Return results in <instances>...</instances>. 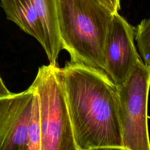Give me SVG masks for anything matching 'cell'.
<instances>
[{"instance_id": "obj_1", "label": "cell", "mask_w": 150, "mask_h": 150, "mask_svg": "<svg viewBox=\"0 0 150 150\" xmlns=\"http://www.w3.org/2000/svg\"><path fill=\"white\" fill-rule=\"evenodd\" d=\"M56 72L77 150H124L117 87L103 70L70 60Z\"/></svg>"}, {"instance_id": "obj_2", "label": "cell", "mask_w": 150, "mask_h": 150, "mask_svg": "<svg viewBox=\"0 0 150 150\" xmlns=\"http://www.w3.org/2000/svg\"><path fill=\"white\" fill-rule=\"evenodd\" d=\"M62 49L71 60L105 71L104 43L113 13L97 0H56Z\"/></svg>"}, {"instance_id": "obj_3", "label": "cell", "mask_w": 150, "mask_h": 150, "mask_svg": "<svg viewBox=\"0 0 150 150\" xmlns=\"http://www.w3.org/2000/svg\"><path fill=\"white\" fill-rule=\"evenodd\" d=\"M57 64L39 67L32 83L38 98L41 150H77L68 107Z\"/></svg>"}, {"instance_id": "obj_4", "label": "cell", "mask_w": 150, "mask_h": 150, "mask_svg": "<svg viewBox=\"0 0 150 150\" xmlns=\"http://www.w3.org/2000/svg\"><path fill=\"white\" fill-rule=\"evenodd\" d=\"M149 87L150 69L142 59L127 80L117 87L124 150H150L148 127Z\"/></svg>"}, {"instance_id": "obj_5", "label": "cell", "mask_w": 150, "mask_h": 150, "mask_svg": "<svg viewBox=\"0 0 150 150\" xmlns=\"http://www.w3.org/2000/svg\"><path fill=\"white\" fill-rule=\"evenodd\" d=\"M135 29L118 12L114 13L105 38V72L117 87L128 79L141 59L134 43Z\"/></svg>"}, {"instance_id": "obj_6", "label": "cell", "mask_w": 150, "mask_h": 150, "mask_svg": "<svg viewBox=\"0 0 150 150\" xmlns=\"http://www.w3.org/2000/svg\"><path fill=\"white\" fill-rule=\"evenodd\" d=\"M34 88L0 98V150H27Z\"/></svg>"}, {"instance_id": "obj_7", "label": "cell", "mask_w": 150, "mask_h": 150, "mask_svg": "<svg viewBox=\"0 0 150 150\" xmlns=\"http://www.w3.org/2000/svg\"><path fill=\"white\" fill-rule=\"evenodd\" d=\"M40 21L43 35V48L47 56L49 64H57L59 54L62 50L59 34L57 1L32 0Z\"/></svg>"}, {"instance_id": "obj_8", "label": "cell", "mask_w": 150, "mask_h": 150, "mask_svg": "<svg viewBox=\"0 0 150 150\" xmlns=\"http://www.w3.org/2000/svg\"><path fill=\"white\" fill-rule=\"evenodd\" d=\"M0 2L6 18L35 38L43 46V29L32 0H0Z\"/></svg>"}, {"instance_id": "obj_9", "label": "cell", "mask_w": 150, "mask_h": 150, "mask_svg": "<svg viewBox=\"0 0 150 150\" xmlns=\"http://www.w3.org/2000/svg\"><path fill=\"white\" fill-rule=\"evenodd\" d=\"M27 150H41L40 111L38 98L35 89L32 100L30 117L28 128Z\"/></svg>"}, {"instance_id": "obj_10", "label": "cell", "mask_w": 150, "mask_h": 150, "mask_svg": "<svg viewBox=\"0 0 150 150\" xmlns=\"http://www.w3.org/2000/svg\"><path fill=\"white\" fill-rule=\"evenodd\" d=\"M135 29V38L141 59L150 69V17L143 19Z\"/></svg>"}, {"instance_id": "obj_11", "label": "cell", "mask_w": 150, "mask_h": 150, "mask_svg": "<svg viewBox=\"0 0 150 150\" xmlns=\"http://www.w3.org/2000/svg\"><path fill=\"white\" fill-rule=\"evenodd\" d=\"M105 7L108 8L112 13H114L118 12V11L114 6L112 0H97Z\"/></svg>"}, {"instance_id": "obj_12", "label": "cell", "mask_w": 150, "mask_h": 150, "mask_svg": "<svg viewBox=\"0 0 150 150\" xmlns=\"http://www.w3.org/2000/svg\"><path fill=\"white\" fill-rule=\"evenodd\" d=\"M13 93L11 92L5 86L0 76V98L8 97L12 95Z\"/></svg>"}, {"instance_id": "obj_13", "label": "cell", "mask_w": 150, "mask_h": 150, "mask_svg": "<svg viewBox=\"0 0 150 150\" xmlns=\"http://www.w3.org/2000/svg\"><path fill=\"white\" fill-rule=\"evenodd\" d=\"M114 6L118 11L120 9V0H112Z\"/></svg>"}]
</instances>
